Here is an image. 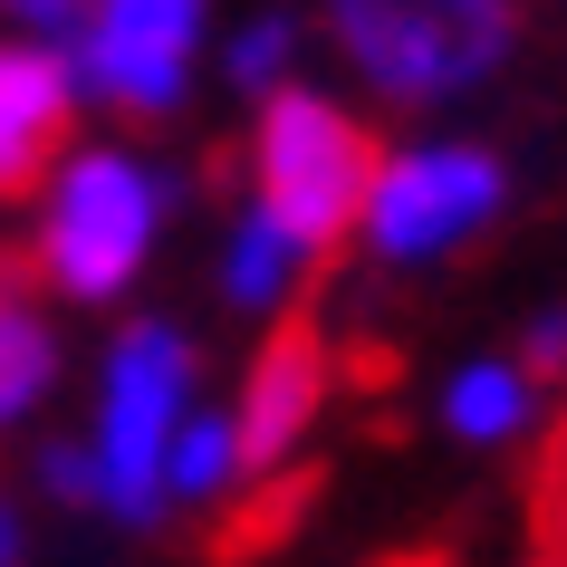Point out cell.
<instances>
[{
	"mask_svg": "<svg viewBox=\"0 0 567 567\" xmlns=\"http://www.w3.org/2000/svg\"><path fill=\"white\" fill-rule=\"evenodd\" d=\"M385 174V145L365 135L347 106L308 87H279L250 125V183H260V212L279 221V240H299L308 260H328L337 240L357 231L365 193Z\"/></svg>",
	"mask_w": 567,
	"mask_h": 567,
	"instance_id": "cell-1",
	"label": "cell"
},
{
	"mask_svg": "<svg viewBox=\"0 0 567 567\" xmlns=\"http://www.w3.org/2000/svg\"><path fill=\"white\" fill-rule=\"evenodd\" d=\"M328 10H337L347 59L404 106L472 87L519 39V0H328Z\"/></svg>",
	"mask_w": 567,
	"mask_h": 567,
	"instance_id": "cell-2",
	"label": "cell"
},
{
	"mask_svg": "<svg viewBox=\"0 0 567 567\" xmlns=\"http://www.w3.org/2000/svg\"><path fill=\"white\" fill-rule=\"evenodd\" d=\"M193 385V347L174 328H125L116 365H106V509L154 519L164 509V452H174V394Z\"/></svg>",
	"mask_w": 567,
	"mask_h": 567,
	"instance_id": "cell-3",
	"label": "cell"
},
{
	"mask_svg": "<svg viewBox=\"0 0 567 567\" xmlns=\"http://www.w3.org/2000/svg\"><path fill=\"white\" fill-rule=\"evenodd\" d=\"M145 240H154V183L125 154H78L59 203H49V240H39L59 289L68 299H116L145 260Z\"/></svg>",
	"mask_w": 567,
	"mask_h": 567,
	"instance_id": "cell-4",
	"label": "cell"
},
{
	"mask_svg": "<svg viewBox=\"0 0 567 567\" xmlns=\"http://www.w3.org/2000/svg\"><path fill=\"white\" fill-rule=\"evenodd\" d=\"M78 68L96 78L106 106L125 116H164L183 96V68H193V30H203V0H96L78 10Z\"/></svg>",
	"mask_w": 567,
	"mask_h": 567,
	"instance_id": "cell-5",
	"label": "cell"
},
{
	"mask_svg": "<svg viewBox=\"0 0 567 567\" xmlns=\"http://www.w3.org/2000/svg\"><path fill=\"white\" fill-rule=\"evenodd\" d=\"M318 404H328V328H318L308 299H289L279 328L260 337V357H250V385H240V414H231V462L240 472L289 462L299 433L318 423Z\"/></svg>",
	"mask_w": 567,
	"mask_h": 567,
	"instance_id": "cell-6",
	"label": "cell"
},
{
	"mask_svg": "<svg viewBox=\"0 0 567 567\" xmlns=\"http://www.w3.org/2000/svg\"><path fill=\"white\" fill-rule=\"evenodd\" d=\"M491 212H501V164L491 154H404L365 193V221H375V240H385L394 260L481 231Z\"/></svg>",
	"mask_w": 567,
	"mask_h": 567,
	"instance_id": "cell-7",
	"label": "cell"
},
{
	"mask_svg": "<svg viewBox=\"0 0 567 567\" xmlns=\"http://www.w3.org/2000/svg\"><path fill=\"white\" fill-rule=\"evenodd\" d=\"M68 125H78L68 68L49 49H0V203H30L49 183V164L68 154Z\"/></svg>",
	"mask_w": 567,
	"mask_h": 567,
	"instance_id": "cell-8",
	"label": "cell"
},
{
	"mask_svg": "<svg viewBox=\"0 0 567 567\" xmlns=\"http://www.w3.org/2000/svg\"><path fill=\"white\" fill-rule=\"evenodd\" d=\"M318 491H328L318 462H269V472H250V491L221 519H203V567H260L269 548H289L308 529Z\"/></svg>",
	"mask_w": 567,
	"mask_h": 567,
	"instance_id": "cell-9",
	"label": "cell"
},
{
	"mask_svg": "<svg viewBox=\"0 0 567 567\" xmlns=\"http://www.w3.org/2000/svg\"><path fill=\"white\" fill-rule=\"evenodd\" d=\"M39 260L30 250H0V423L30 414L49 385V328H39Z\"/></svg>",
	"mask_w": 567,
	"mask_h": 567,
	"instance_id": "cell-10",
	"label": "cell"
},
{
	"mask_svg": "<svg viewBox=\"0 0 567 567\" xmlns=\"http://www.w3.org/2000/svg\"><path fill=\"white\" fill-rule=\"evenodd\" d=\"M519 414H529V375H509V365H472L452 385V433H472V443L519 433Z\"/></svg>",
	"mask_w": 567,
	"mask_h": 567,
	"instance_id": "cell-11",
	"label": "cell"
},
{
	"mask_svg": "<svg viewBox=\"0 0 567 567\" xmlns=\"http://www.w3.org/2000/svg\"><path fill=\"white\" fill-rule=\"evenodd\" d=\"M221 289H231L240 308H269V299H279V221H269V212H250V221H240L231 279H221Z\"/></svg>",
	"mask_w": 567,
	"mask_h": 567,
	"instance_id": "cell-12",
	"label": "cell"
},
{
	"mask_svg": "<svg viewBox=\"0 0 567 567\" xmlns=\"http://www.w3.org/2000/svg\"><path fill=\"white\" fill-rule=\"evenodd\" d=\"M221 462H231V433H221V423H193V433L164 452V481L203 501V491H221Z\"/></svg>",
	"mask_w": 567,
	"mask_h": 567,
	"instance_id": "cell-13",
	"label": "cell"
},
{
	"mask_svg": "<svg viewBox=\"0 0 567 567\" xmlns=\"http://www.w3.org/2000/svg\"><path fill=\"white\" fill-rule=\"evenodd\" d=\"M39 472H49V491H59V501H106V462H96V452H49V462H39Z\"/></svg>",
	"mask_w": 567,
	"mask_h": 567,
	"instance_id": "cell-14",
	"label": "cell"
},
{
	"mask_svg": "<svg viewBox=\"0 0 567 567\" xmlns=\"http://www.w3.org/2000/svg\"><path fill=\"white\" fill-rule=\"evenodd\" d=\"M279 68H289V30H279V20H269V30H250V39L231 49V78H240V87H269Z\"/></svg>",
	"mask_w": 567,
	"mask_h": 567,
	"instance_id": "cell-15",
	"label": "cell"
},
{
	"mask_svg": "<svg viewBox=\"0 0 567 567\" xmlns=\"http://www.w3.org/2000/svg\"><path fill=\"white\" fill-rule=\"evenodd\" d=\"M519 375H529V385H567V308H558V318H538V337H529V357H519Z\"/></svg>",
	"mask_w": 567,
	"mask_h": 567,
	"instance_id": "cell-16",
	"label": "cell"
},
{
	"mask_svg": "<svg viewBox=\"0 0 567 567\" xmlns=\"http://www.w3.org/2000/svg\"><path fill=\"white\" fill-rule=\"evenodd\" d=\"M375 567H462V538H404V548H385Z\"/></svg>",
	"mask_w": 567,
	"mask_h": 567,
	"instance_id": "cell-17",
	"label": "cell"
},
{
	"mask_svg": "<svg viewBox=\"0 0 567 567\" xmlns=\"http://www.w3.org/2000/svg\"><path fill=\"white\" fill-rule=\"evenodd\" d=\"M0 10H20V20H39V30H59V20H78V0H0Z\"/></svg>",
	"mask_w": 567,
	"mask_h": 567,
	"instance_id": "cell-18",
	"label": "cell"
},
{
	"mask_svg": "<svg viewBox=\"0 0 567 567\" xmlns=\"http://www.w3.org/2000/svg\"><path fill=\"white\" fill-rule=\"evenodd\" d=\"M0 567H20V529H10V509H0Z\"/></svg>",
	"mask_w": 567,
	"mask_h": 567,
	"instance_id": "cell-19",
	"label": "cell"
}]
</instances>
